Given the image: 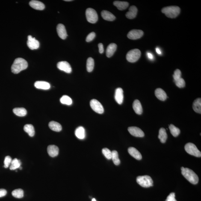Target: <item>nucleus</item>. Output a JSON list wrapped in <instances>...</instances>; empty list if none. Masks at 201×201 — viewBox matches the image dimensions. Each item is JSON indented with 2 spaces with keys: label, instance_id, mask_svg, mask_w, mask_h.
<instances>
[{
  "label": "nucleus",
  "instance_id": "1",
  "mask_svg": "<svg viewBox=\"0 0 201 201\" xmlns=\"http://www.w3.org/2000/svg\"><path fill=\"white\" fill-rule=\"evenodd\" d=\"M28 64L26 60L22 58H16L14 60L11 67L12 72L18 74L28 67Z\"/></svg>",
  "mask_w": 201,
  "mask_h": 201
},
{
  "label": "nucleus",
  "instance_id": "2",
  "mask_svg": "<svg viewBox=\"0 0 201 201\" xmlns=\"http://www.w3.org/2000/svg\"><path fill=\"white\" fill-rule=\"evenodd\" d=\"M181 173L187 180L193 184H196L199 182V177L193 170L188 168H181Z\"/></svg>",
  "mask_w": 201,
  "mask_h": 201
},
{
  "label": "nucleus",
  "instance_id": "3",
  "mask_svg": "<svg viewBox=\"0 0 201 201\" xmlns=\"http://www.w3.org/2000/svg\"><path fill=\"white\" fill-rule=\"evenodd\" d=\"M162 12L167 17L173 19L177 17L179 15L180 9L177 6H170L164 7L162 10Z\"/></svg>",
  "mask_w": 201,
  "mask_h": 201
},
{
  "label": "nucleus",
  "instance_id": "4",
  "mask_svg": "<svg viewBox=\"0 0 201 201\" xmlns=\"http://www.w3.org/2000/svg\"><path fill=\"white\" fill-rule=\"evenodd\" d=\"M136 181L137 183L145 188L152 186L153 183L152 178L147 175L138 176L137 178Z\"/></svg>",
  "mask_w": 201,
  "mask_h": 201
},
{
  "label": "nucleus",
  "instance_id": "5",
  "mask_svg": "<svg viewBox=\"0 0 201 201\" xmlns=\"http://www.w3.org/2000/svg\"><path fill=\"white\" fill-rule=\"evenodd\" d=\"M141 51L138 49L131 50L128 51L126 55V59L131 63L135 62L140 58Z\"/></svg>",
  "mask_w": 201,
  "mask_h": 201
},
{
  "label": "nucleus",
  "instance_id": "6",
  "mask_svg": "<svg viewBox=\"0 0 201 201\" xmlns=\"http://www.w3.org/2000/svg\"><path fill=\"white\" fill-rule=\"evenodd\" d=\"M86 16L88 22L92 24L96 23L98 20V16L96 10L91 8L87 9Z\"/></svg>",
  "mask_w": 201,
  "mask_h": 201
},
{
  "label": "nucleus",
  "instance_id": "7",
  "mask_svg": "<svg viewBox=\"0 0 201 201\" xmlns=\"http://www.w3.org/2000/svg\"><path fill=\"white\" fill-rule=\"evenodd\" d=\"M186 151L190 155L200 157L201 153L200 151L198 150L195 145L191 143H187L185 146Z\"/></svg>",
  "mask_w": 201,
  "mask_h": 201
},
{
  "label": "nucleus",
  "instance_id": "8",
  "mask_svg": "<svg viewBox=\"0 0 201 201\" xmlns=\"http://www.w3.org/2000/svg\"><path fill=\"white\" fill-rule=\"evenodd\" d=\"M90 107L93 111L99 114H102L104 109L101 103L96 99H92L90 101Z\"/></svg>",
  "mask_w": 201,
  "mask_h": 201
},
{
  "label": "nucleus",
  "instance_id": "9",
  "mask_svg": "<svg viewBox=\"0 0 201 201\" xmlns=\"http://www.w3.org/2000/svg\"><path fill=\"white\" fill-rule=\"evenodd\" d=\"M143 32L142 30H133L130 31L128 34V37L131 40H137L142 37Z\"/></svg>",
  "mask_w": 201,
  "mask_h": 201
},
{
  "label": "nucleus",
  "instance_id": "10",
  "mask_svg": "<svg viewBox=\"0 0 201 201\" xmlns=\"http://www.w3.org/2000/svg\"><path fill=\"white\" fill-rule=\"evenodd\" d=\"M57 67L59 70L63 71L66 73H71L72 69L69 63L66 61L59 62L57 64Z\"/></svg>",
  "mask_w": 201,
  "mask_h": 201
},
{
  "label": "nucleus",
  "instance_id": "11",
  "mask_svg": "<svg viewBox=\"0 0 201 201\" xmlns=\"http://www.w3.org/2000/svg\"><path fill=\"white\" fill-rule=\"evenodd\" d=\"M27 46L31 50L37 49L40 46V43L38 41L36 40L35 38H33L31 36H29L28 37Z\"/></svg>",
  "mask_w": 201,
  "mask_h": 201
},
{
  "label": "nucleus",
  "instance_id": "12",
  "mask_svg": "<svg viewBox=\"0 0 201 201\" xmlns=\"http://www.w3.org/2000/svg\"><path fill=\"white\" fill-rule=\"evenodd\" d=\"M130 134L134 136L142 137L144 136L145 134L143 131L140 128L136 127H130L128 128Z\"/></svg>",
  "mask_w": 201,
  "mask_h": 201
},
{
  "label": "nucleus",
  "instance_id": "13",
  "mask_svg": "<svg viewBox=\"0 0 201 201\" xmlns=\"http://www.w3.org/2000/svg\"><path fill=\"white\" fill-rule=\"evenodd\" d=\"M57 31L59 37L63 40L67 37V35L65 27L62 24H59L57 27Z\"/></svg>",
  "mask_w": 201,
  "mask_h": 201
},
{
  "label": "nucleus",
  "instance_id": "14",
  "mask_svg": "<svg viewBox=\"0 0 201 201\" xmlns=\"http://www.w3.org/2000/svg\"><path fill=\"white\" fill-rule=\"evenodd\" d=\"M124 99L123 91L122 88H118L116 89L115 93V99L119 104H122Z\"/></svg>",
  "mask_w": 201,
  "mask_h": 201
},
{
  "label": "nucleus",
  "instance_id": "15",
  "mask_svg": "<svg viewBox=\"0 0 201 201\" xmlns=\"http://www.w3.org/2000/svg\"><path fill=\"white\" fill-rule=\"evenodd\" d=\"M47 150L49 155L51 157H55L58 155L59 149L56 146L50 145L48 146Z\"/></svg>",
  "mask_w": 201,
  "mask_h": 201
},
{
  "label": "nucleus",
  "instance_id": "16",
  "mask_svg": "<svg viewBox=\"0 0 201 201\" xmlns=\"http://www.w3.org/2000/svg\"><path fill=\"white\" fill-rule=\"evenodd\" d=\"M29 4L30 7L35 10H43L45 8V4L39 1H30Z\"/></svg>",
  "mask_w": 201,
  "mask_h": 201
},
{
  "label": "nucleus",
  "instance_id": "17",
  "mask_svg": "<svg viewBox=\"0 0 201 201\" xmlns=\"http://www.w3.org/2000/svg\"><path fill=\"white\" fill-rule=\"evenodd\" d=\"M35 87L37 89L44 90H49L50 88L49 83L45 81H38L34 84Z\"/></svg>",
  "mask_w": 201,
  "mask_h": 201
},
{
  "label": "nucleus",
  "instance_id": "18",
  "mask_svg": "<svg viewBox=\"0 0 201 201\" xmlns=\"http://www.w3.org/2000/svg\"><path fill=\"white\" fill-rule=\"evenodd\" d=\"M117 45L114 43L110 44L107 47L106 51L107 56L108 58L112 56L117 49Z\"/></svg>",
  "mask_w": 201,
  "mask_h": 201
},
{
  "label": "nucleus",
  "instance_id": "19",
  "mask_svg": "<svg viewBox=\"0 0 201 201\" xmlns=\"http://www.w3.org/2000/svg\"><path fill=\"white\" fill-rule=\"evenodd\" d=\"M128 151L130 155L135 158L136 159L138 160H140L142 159V156L141 154L135 148L130 147L128 148Z\"/></svg>",
  "mask_w": 201,
  "mask_h": 201
},
{
  "label": "nucleus",
  "instance_id": "20",
  "mask_svg": "<svg viewBox=\"0 0 201 201\" xmlns=\"http://www.w3.org/2000/svg\"><path fill=\"white\" fill-rule=\"evenodd\" d=\"M137 13V9L134 6H131L129 9V11L126 13V16L128 19H133L136 17Z\"/></svg>",
  "mask_w": 201,
  "mask_h": 201
},
{
  "label": "nucleus",
  "instance_id": "21",
  "mask_svg": "<svg viewBox=\"0 0 201 201\" xmlns=\"http://www.w3.org/2000/svg\"><path fill=\"white\" fill-rule=\"evenodd\" d=\"M101 14L103 19L105 20L112 22L116 19L115 16L113 13L107 10H102L101 12Z\"/></svg>",
  "mask_w": 201,
  "mask_h": 201
},
{
  "label": "nucleus",
  "instance_id": "22",
  "mask_svg": "<svg viewBox=\"0 0 201 201\" xmlns=\"http://www.w3.org/2000/svg\"><path fill=\"white\" fill-rule=\"evenodd\" d=\"M133 108L137 114L140 115L142 113V107L141 103L138 99H136L134 101L133 104Z\"/></svg>",
  "mask_w": 201,
  "mask_h": 201
},
{
  "label": "nucleus",
  "instance_id": "23",
  "mask_svg": "<svg viewBox=\"0 0 201 201\" xmlns=\"http://www.w3.org/2000/svg\"><path fill=\"white\" fill-rule=\"evenodd\" d=\"M156 97L159 100L162 101L165 100L167 99V95L165 92L161 88H157L155 91Z\"/></svg>",
  "mask_w": 201,
  "mask_h": 201
},
{
  "label": "nucleus",
  "instance_id": "24",
  "mask_svg": "<svg viewBox=\"0 0 201 201\" xmlns=\"http://www.w3.org/2000/svg\"><path fill=\"white\" fill-rule=\"evenodd\" d=\"M113 4L119 10H126L129 5V4L127 1H115L113 2Z\"/></svg>",
  "mask_w": 201,
  "mask_h": 201
},
{
  "label": "nucleus",
  "instance_id": "25",
  "mask_svg": "<svg viewBox=\"0 0 201 201\" xmlns=\"http://www.w3.org/2000/svg\"><path fill=\"white\" fill-rule=\"evenodd\" d=\"M75 134L77 138L80 139H83L85 137V130L83 127H79L76 130Z\"/></svg>",
  "mask_w": 201,
  "mask_h": 201
},
{
  "label": "nucleus",
  "instance_id": "26",
  "mask_svg": "<svg viewBox=\"0 0 201 201\" xmlns=\"http://www.w3.org/2000/svg\"><path fill=\"white\" fill-rule=\"evenodd\" d=\"M49 128L52 131L59 132L62 130V126L60 123L55 121H51L49 123Z\"/></svg>",
  "mask_w": 201,
  "mask_h": 201
},
{
  "label": "nucleus",
  "instance_id": "27",
  "mask_svg": "<svg viewBox=\"0 0 201 201\" xmlns=\"http://www.w3.org/2000/svg\"><path fill=\"white\" fill-rule=\"evenodd\" d=\"M158 138L159 139L161 143L165 142L167 139V134L166 132V130L164 128H160L159 131Z\"/></svg>",
  "mask_w": 201,
  "mask_h": 201
},
{
  "label": "nucleus",
  "instance_id": "28",
  "mask_svg": "<svg viewBox=\"0 0 201 201\" xmlns=\"http://www.w3.org/2000/svg\"><path fill=\"white\" fill-rule=\"evenodd\" d=\"M193 108L196 112L201 114V99L198 98L196 99L193 102Z\"/></svg>",
  "mask_w": 201,
  "mask_h": 201
},
{
  "label": "nucleus",
  "instance_id": "29",
  "mask_svg": "<svg viewBox=\"0 0 201 201\" xmlns=\"http://www.w3.org/2000/svg\"><path fill=\"white\" fill-rule=\"evenodd\" d=\"M13 111L15 114L19 117H24L27 114L26 110L24 108H15L13 109Z\"/></svg>",
  "mask_w": 201,
  "mask_h": 201
},
{
  "label": "nucleus",
  "instance_id": "30",
  "mask_svg": "<svg viewBox=\"0 0 201 201\" xmlns=\"http://www.w3.org/2000/svg\"><path fill=\"white\" fill-rule=\"evenodd\" d=\"M24 131L27 133L30 137H33L35 134L34 126L31 124L26 125L24 128Z\"/></svg>",
  "mask_w": 201,
  "mask_h": 201
},
{
  "label": "nucleus",
  "instance_id": "31",
  "mask_svg": "<svg viewBox=\"0 0 201 201\" xmlns=\"http://www.w3.org/2000/svg\"><path fill=\"white\" fill-rule=\"evenodd\" d=\"M21 164L22 163L20 160H18L17 158H15L12 160L10 166V169L12 170H16L21 167Z\"/></svg>",
  "mask_w": 201,
  "mask_h": 201
},
{
  "label": "nucleus",
  "instance_id": "32",
  "mask_svg": "<svg viewBox=\"0 0 201 201\" xmlns=\"http://www.w3.org/2000/svg\"><path fill=\"white\" fill-rule=\"evenodd\" d=\"M94 67V61L92 57H89L87 60V71L90 72L93 71Z\"/></svg>",
  "mask_w": 201,
  "mask_h": 201
},
{
  "label": "nucleus",
  "instance_id": "33",
  "mask_svg": "<svg viewBox=\"0 0 201 201\" xmlns=\"http://www.w3.org/2000/svg\"><path fill=\"white\" fill-rule=\"evenodd\" d=\"M169 128L172 135L175 137L178 136L180 133V131L179 128H177L173 125H170L169 126Z\"/></svg>",
  "mask_w": 201,
  "mask_h": 201
},
{
  "label": "nucleus",
  "instance_id": "34",
  "mask_svg": "<svg viewBox=\"0 0 201 201\" xmlns=\"http://www.w3.org/2000/svg\"><path fill=\"white\" fill-rule=\"evenodd\" d=\"M112 159L113 162L116 165H118L120 164V161L119 158V154L117 151H113L112 152Z\"/></svg>",
  "mask_w": 201,
  "mask_h": 201
},
{
  "label": "nucleus",
  "instance_id": "35",
  "mask_svg": "<svg viewBox=\"0 0 201 201\" xmlns=\"http://www.w3.org/2000/svg\"><path fill=\"white\" fill-rule=\"evenodd\" d=\"M12 195L16 198L20 199L24 197V193L23 190L21 189H18L13 190L12 192Z\"/></svg>",
  "mask_w": 201,
  "mask_h": 201
},
{
  "label": "nucleus",
  "instance_id": "36",
  "mask_svg": "<svg viewBox=\"0 0 201 201\" xmlns=\"http://www.w3.org/2000/svg\"><path fill=\"white\" fill-rule=\"evenodd\" d=\"M60 101L62 104L67 105H71L72 103V99L69 96L66 95L62 96L60 99Z\"/></svg>",
  "mask_w": 201,
  "mask_h": 201
},
{
  "label": "nucleus",
  "instance_id": "37",
  "mask_svg": "<svg viewBox=\"0 0 201 201\" xmlns=\"http://www.w3.org/2000/svg\"><path fill=\"white\" fill-rule=\"evenodd\" d=\"M102 154L104 156L108 159H111L112 158V152L107 148H104L102 150Z\"/></svg>",
  "mask_w": 201,
  "mask_h": 201
},
{
  "label": "nucleus",
  "instance_id": "38",
  "mask_svg": "<svg viewBox=\"0 0 201 201\" xmlns=\"http://www.w3.org/2000/svg\"><path fill=\"white\" fill-rule=\"evenodd\" d=\"M174 82L177 87L179 88H182L185 87V83L183 79L181 78L175 81Z\"/></svg>",
  "mask_w": 201,
  "mask_h": 201
},
{
  "label": "nucleus",
  "instance_id": "39",
  "mask_svg": "<svg viewBox=\"0 0 201 201\" xmlns=\"http://www.w3.org/2000/svg\"><path fill=\"white\" fill-rule=\"evenodd\" d=\"M12 159L11 157L9 156H6L4 159V167L5 168H7L11 164Z\"/></svg>",
  "mask_w": 201,
  "mask_h": 201
},
{
  "label": "nucleus",
  "instance_id": "40",
  "mask_svg": "<svg viewBox=\"0 0 201 201\" xmlns=\"http://www.w3.org/2000/svg\"><path fill=\"white\" fill-rule=\"evenodd\" d=\"M181 71L179 69H176L174 71V74L173 75L174 79V81H177V80L181 78Z\"/></svg>",
  "mask_w": 201,
  "mask_h": 201
},
{
  "label": "nucleus",
  "instance_id": "41",
  "mask_svg": "<svg viewBox=\"0 0 201 201\" xmlns=\"http://www.w3.org/2000/svg\"><path fill=\"white\" fill-rule=\"evenodd\" d=\"M96 37V33L94 32H92L89 34L87 36L86 40L87 42H90L93 40Z\"/></svg>",
  "mask_w": 201,
  "mask_h": 201
},
{
  "label": "nucleus",
  "instance_id": "42",
  "mask_svg": "<svg viewBox=\"0 0 201 201\" xmlns=\"http://www.w3.org/2000/svg\"><path fill=\"white\" fill-rule=\"evenodd\" d=\"M175 194L174 193H170V195L168 196L165 201H177L175 198Z\"/></svg>",
  "mask_w": 201,
  "mask_h": 201
},
{
  "label": "nucleus",
  "instance_id": "43",
  "mask_svg": "<svg viewBox=\"0 0 201 201\" xmlns=\"http://www.w3.org/2000/svg\"><path fill=\"white\" fill-rule=\"evenodd\" d=\"M7 194V191L4 189H0V197H4Z\"/></svg>",
  "mask_w": 201,
  "mask_h": 201
},
{
  "label": "nucleus",
  "instance_id": "44",
  "mask_svg": "<svg viewBox=\"0 0 201 201\" xmlns=\"http://www.w3.org/2000/svg\"><path fill=\"white\" fill-rule=\"evenodd\" d=\"M98 46H99V53H100L101 54L102 53H103L104 51L103 45L102 43H99V45H98Z\"/></svg>",
  "mask_w": 201,
  "mask_h": 201
},
{
  "label": "nucleus",
  "instance_id": "45",
  "mask_svg": "<svg viewBox=\"0 0 201 201\" xmlns=\"http://www.w3.org/2000/svg\"><path fill=\"white\" fill-rule=\"evenodd\" d=\"M147 55L148 57L150 59H152L154 58L153 55L150 52H148L147 53Z\"/></svg>",
  "mask_w": 201,
  "mask_h": 201
},
{
  "label": "nucleus",
  "instance_id": "46",
  "mask_svg": "<svg viewBox=\"0 0 201 201\" xmlns=\"http://www.w3.org/2000/svg\"><path fill=\"white\" fill-rule=\"evenodd\" d=\"M156 52L158 54H159V55L161 54V51L160 50V49L158 47L156 48Z\"/></svg>",
  "mask_w": 201,
  "mask_h": 201
},
{
  "label": "nucleus",
  "instance_id": "47",
  "mask_svg": "<svg viewBox=\"0 0 201 201\" xmlns=\"http://www.w3.org/2000/svg\"><path fill=\"white\" fill-rule=\"evenodd\" d=\"M92 201H96V200L95 198H93L92 199Z\"/></svg>",
  "mask_w": 201,
  "mask_h": 201
},
{
  "label": "nucleus",
  "instance_id": "48",
  "mask_svg": "<svg viewBox=\"0 0 201 201\" xmlns=\"http://www.w3.org/2000/svg\"><path fill=\"white\" fill-rule=\"evenodd\" d=\"M64 1H72V0H65Z\"/></svg>",
  "mask_w": 201,
  "mask_h": 201
}]
</instances>
